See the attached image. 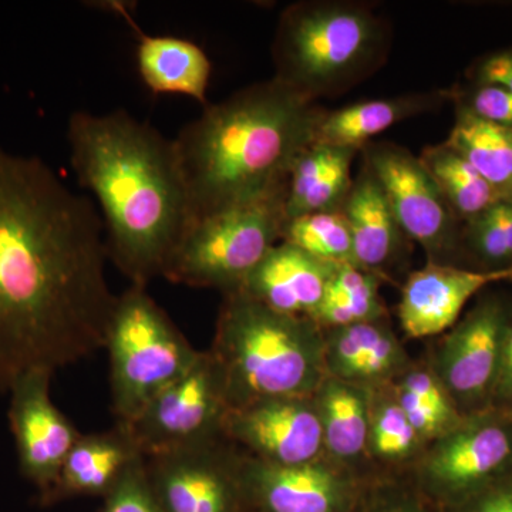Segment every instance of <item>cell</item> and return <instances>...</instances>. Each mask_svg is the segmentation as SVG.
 <instances>
[{
    "mask_svg": "<svg viewBox=\"0 0 512 512\" xmlns=\"http://www.w3.org/2000/svg\"><path fill=\"white\" fill-rule=\"evenodd\" d=\"M359 151L312 143L296 158L285 188V215L342 210L353 185L352 165Z\"/></svg>",
    "mask_w": 512,
    "mask_h": 512,
    "instance_id": "cell-21",
    "label": "cell"
},
{
    "mask_svg": "<svg viewBox=\"0 0 512 512\" xmlns=\"http://www.w3.org/2000/svg\"><path fill=\"white\" fill-rule=\"evenodd\" d=\"M326 376L377 389L392 384L412 359L389 318L323 330Z\"/></svg>",
    "mask_w": 512,
    "mask_h": 512,
    "instance_id": "cell-18",
    "label": "cell"
},
{
    "mask_svg": "<svg viewBox=\"0 0 512 512\" xmlns=\"http://www.w3.org/2000/svg\"><path fill=\"white\" fill-rule=\"evenodd\" d=\"M224 436L262 463L299 466L325 456L312 396L278 397L229 409Z\"/></svg>",
    "mask_w": 512,
    "mask_h": 512,
    "instance_id": "cell-15",
    "label": "cell"
},
{
    "mask_svg": "<svg viewBox=\"0 0 512 512\" xmlns=\"http://www.w3.org/2000/svg\"><path fill=\"white\" fill-rule=\"evenodd\" d=\"M141 80L156 94H177L207 106L211 60L192 40L175 36H143L137 46Z\"/></svg>",
    "mask_w": 512,
    "mask_h": 512,
    "instance_id": "cell-23",
    "label": "cell"
},
{
    "mask_svg": "<svg viewBox=\"0 0 512 512\" xmlns=\"http://www.w3.org/2000/svg\"><path fill=\"white\" fill-rule=\"evenodd\" d=\"M363 512H433L429 504L397 483H383L367 495Z\"/></svg>",
    "mask_w": 512,
    "mask_h": 512,
    "instance_id": "cell-34",
    "label": "cell"
},
{
    "mask_svg": "<svg viewBox=\"0 0 512 512\" xmlns=\"http://www.w3.org/2000/svg\"><path fill=\"white\" fill-rule=\"evenodd\" d=\"M463 238L488 269L512 268V198L466 222Z\"/></svg>",
    "mask_w": 512,
    "mask_h": 512,
    "instance_id": "cell-31",
    "label": "cell"
},
{
    "mask_svg": "<svg viewBox=\"0 0 512 512\" xmlns=\"http://www.w3.org/2000/svg\"><path fill=\"white\" fill-rule=\"evenodd\" d=\"M353 241L357 268L389 279L393 266L402 261L410 239L394 217L375 175L362 163L352 190L342 207Z\"/></svg>",
    "mask_w": 512,
    "mask_h": 512,
    "instance_id": "cell-20",
    "label": "cell"
},
{
    "mask_svg": "<svg viewBox=\"0 0 512 512\" xmlns=\"http://www.w3.org/2000/svg\"><path fill=\"white\" fill-rule=\"evenodd\" d=\"M473 77L477 84H494L512 93V50L485 57L477 64Z\"/></svg>",
    "mask_w": 512,
    "mask_h": 512,
    "instance_id": "cell-35",
    "label": "cell"
},
{
    "mask_svg": "<svg viewBox=\"0 0 512 512\" xmlns=\"http://www.w3.org/2000/svg\"><path fill=\"white\" fill-rule=\"evenodd\" d=\"M244 453L227 437L144 457L163 512H251L242 483Z\"/></svg>",
    "mask_w": 512,
    "mask_h": 512,
    "instance_id": "cell-9",
    "label": "cell"
},
{
    "mask_svg": "<svg viewBox=\"0 0 512 512\" xmlns=\"http://www.w3.org/2000/svg\"><path fill=\"white\" fill-rule=\"evenodd\" d=\"M104 349L109 352L111 410L124 426L201 355L146 286L137 285L117 295Z\"/></svg>",
    "mask_w": 512,
    "mask_h": 512,
    "instance_id": "cell-6",
    "label": "cell"
},
{
    "mask_svg": "<svg viewBox=\"0 0 512 512\" xmlns=\"http://www.w3.org/2000/svg\"><path fill=\"white\" fill-rule=\"evenodd\" d=\"M67 143L77 181L99 204L110 261L130 285L147 288L164 276L192 222L174 140L124 110H77Z\"/></svg>",
    "mask_w": 512,
    "mask_h": 512,
    "instance_id": "cell-2",
    "label": "cell"
},
{
    "mask_svg": "<svg viewBox=\"0 0 512 512\" xmlns=\"http://www.w3.org/2000/svg\"><path fill=\"white\" fill-rule=\"evenodd\" d=\"M464 503L461 512H512V483L485 487Z\"/></svg>",
    "mask_w": 512,
    "mask_h": 512,
    "instance_id": "cell-36",
    "label": "cell"
},
{
    "mask_svg": "<svg viewBox=\"0 0 512 512\" xmlns=\"http://www.w3.org/2000/svg\"><path fill=\"white\" fill-rule=\"evenodd\" d=\"M281 242L328 264L355 265L352 234L342 211L289 218L282 228Z\"/></svg>",
    "mask_w": 512,
    "mask_h": 512,
    "instance_id": "cell-30",
    "label": "cell"
},
{
    "mask_svg": "<svg viewBox=\"0 0 512 512\" xmlns=\"http://www.w3.org/2000/svg\"><path fill=\"white\" fill-rule=\"evenodd\" d=\"M229 410L220 369L208 350L185 375L157 394L128 429L144 457L224 436Z\"/></svg>",
    "mask_w": 512,
    "mask_h": 512,
    "instance_id": "cell-8",
    "label": "cell"
},
{
    "mask_svg": "<svg viewBox=\"0 0 512 512\" xmlns=\"http://www.w3.org/2000/svg\"><path fill=\"white\" fill-rule=\"evenodd\" d=\"M143 460V451L124 424L116 423L101 433L82 434L67 454L55 483L37 497V503L52 507L73 498L103 500Z\"/></svg>",
    "mask_w": 512,
    "mask_h": 512,
    "instance_id": "cell-17",
    "label": "cell"
},
{
    "mask_svg": "<svg viewBox=\"0 0 512 512\" xmlns=\"http://www.w3.org/2000/svg\"><path fill=\"white\" fill-rule=\"evenodd\" d=\"M53 373L36 370L10 387L9 427L15 439L20 476L37 497L49 491L67 454L82 433L50 397Z\"/></svg>",
    "mask_w": 512,
    "mask_h": 512,
    "instance_id": "cell-14",
    "label": "cell"
},
{
    "mask_svg": "<svg viewBox=\"0 0 512 512\" xmlns=\"http://www.w3.org/2000/svg\"><path fill=\"white\" fill-rule=\"evenodd\" d=\"M392 387L404 414L427 446L457 429L466 419L429 362H412Z\"/></svg>",
    "mask_w": 512,
    "mask_h": 512,
    "instance_id": "cell-26",
    "label": "cell"
},
{
    "mask_svg": "<svg viewBox=\"0 0 512 512\" xmlns=\"http://www.w3.org/2000/svg\"><path fill=\"white\" fill-rule=\"evenodd\" d=\"M491 400L512 404V318H508L505 326L500 363H498Z\"/></svg>",
    "mask_w": 512,
    "mask_h": 512,
    "instance_id": "cell-37",
    "label": "cell"
},
{
    "mask_svg": "<svg viewBox=\"0 0 512 512\" xmlns=\"http://www.w3.org/2000/svg\"><path fill=\"white\" fill-rule=\"evenodd\" d=\"M312 397L326 456L355 470L366 458L372 389L326 376Z\"/></svg>",
    "mask_w": 512,
    "mask_h": 512,
    "instance_id": "cell-24",
    "label": "cell"
},
{
    "mask_svg": "<svg viewBox=\"0 0 512 512\" xmlns=\"http://www.w3.org/2000/svg\"><path fill=\"white\" fill-rule=\"evenodd\" d=\"M419 158L450 210L464 224L505 200L460 154L444 143L424 148Z\"/></svg>",
    "mask_w": 512,
    "mask_h": 512,
    "instance_id": "cell-28",
    "label": "cell"
},
{
    "mask_svg": "<svg viewBox=\"0 0 512 512\" xmlns=\"http://www.w3.org/2000/svg\"><path fill=\"white\" fill-rule=\"evenodd\" d=\"M510 316L487 299L444 333L429 365L464 417L487 412Z\"/></svg>",
    "mask_w": 512,
    "mask_h": 512,
    "instance_id": "cell-12",
    "label": "cell"
},
{
    "mask_svg": "<svg viewBox=\"0 0 512 512\" xmlns=\"http://www.w3.org/2000/svg\"><path fill=\"white\" fill-rule=\"evenodd\" d=\"M338 266L279 242L237 292L276 312L309 318L322 301L330 276Z\"/></svg>",
    "mask_w": 512,
    "mask_h": 512,
    "instance_id": "cell-19",
    "label": "cell"
},
{
    "mask_svg": "<svg viewBox=\"0 0 512 512\" xmlns=\"http://www.w3.org/2000/svg\"><path fill=\"white\" fill-rule=\"evenodd\" d=\"M444 144L504 198H512V128L490 123L456 106V120Z\"/></svg>",
    "mask_w": 512,
    "mask_h": 512,
    "instance_id": "cell-25",
    "label": "cell"
},
{
    "mask_svg": "<svg viewBox=\"0 0 512 512\" xmlns=\"http://www.w3.org/2000/svg\"><path fill=\"white\" fill-rule=\"evenodd\" d=\"M444 99L446 92L409 93L325 110L316 128V141L360 153L379 134L402 121L436 110Z\"/></svg>",
    "mask_w": 512,
    "mask_h": 512,
    "instance_id": "cell-22",
    "label": "cell"
},
{
    "mask_svg": "<svg viewBox=\"0 0 512 512\" xmlns=\"http://www.w3.org/2000/svg\"><path fill=\"white\" fill-rule=\"evenodd\" d=\"M503 281H512V268L471 271L427 262L407 276L402 288L397 316L404 335L410 339L444 335L478 292Z\"/></svg>",
    "mask_w": 512,
    "mask_h": 512,
    "instance_id": "cell-16",
    "label": "cell"
},
{
    "mask_svg": "<svg viewBox=\"0 0 512 512\" xmlns=\"http://www.w3.org/2000/svg\"><path fill=\"white\" fill-rule=\"evenodd\" d=\"M426 447L397 402L392 384L372 389L366 458L380 466H414Z\"/></svg>",
    "mask_w": 512,
    "mask_h": 512,
    "instance_id": "cell-29",
    "label": "cell"
},
{
    "mask_svg": "<svg viewBox=\"0 0 512 512\" xmlns=\"http://www.w3.org/2000/svg\"><path fill=\"white\" fill-rule=\"evenodd\" d=\"M360 153L404 235L424 249L427 262L448 264L461 238L458 220L419 156L392 141L375 140Z\"/></svg>",
    "mask_w": 512,
    "mask_h": 512,
    "instance_id": "cell-10",
    "label": "cell"
},
{
    "mask_svg": "<svg viewBox=\"0 0 512 512\" xmlns=\"http://www.w3.org/2000/svg\"><path fill=\"white\" fill-rule=\"evenodd\" d=\"M446 96L456 101V106L464 107L480 119L512 128V93L504 87L476 83L468 92L454 90Z\"/></svg>",
    "mask_w": 512,
    "mask_h": 512,
    "instance_id": "cell-32",
    "label": "cell"
},
{
    "mask_svg": "<svg viewBox=\"0 0 512 512\" xmlns=\"http://www.w3.org/2000/svg\"><path fill=\"white\" fill-rule=\"evenodd\" d=\"M99 512H163L148 484L144 460L101 500Z\"/></svg>",
    "mask_w": 512,
    "mask_h": 512,
    "instance_id": "cell-33",
    "label": "cell"
},
{
    "mask_svg": "<svg viewBox=\"0 0 512 512\" xmlns=\"http://www.w3.org/2000/svg\"><path fill=\"white\" fill-rule=\"evenodd\" d=\"M383 281L382 276L355 265H339L309 318L322 330L389 318L380 296Z\"/></svg>",
    "mask_w": 512,
    "mask_h": 512,
    "instance_id": "cell-27",
    "label": "cell"
},
{
    "mask_svg": "<svg viewBox=\"0 0 512 512\" xmlns=\"http://www.w3.org/2000/svg\"><path fill=\"white\" fill-rule=\"evenodd\" d=\"M511 460V427L483 412L467 416L457 429L430 443L414 473L424 494L460 503L493 483Z\"/></svg>",
    "mask_w": 512,
    "mask_h": 512,
    "instance_id": "cell-11",
    "label": "cell"
},
{
    "mask_svg": "<svg viewBox=\"0 0 512 512\" xmlns=\"http://www.w3.org/2000/svg\"><path fill=\"white\" fill-rule=\"evenodd\" d=\"M323 113L275 77L207 104L173 138L192 221L285 188Z\"/></svg>",
    "mask_w": 512,
    "mask_h": 512,
    "instance_id": "cell-3",
    "label": "cell"
},
{
    "mask_svg": "<svg viewBox=\"0 0 512 512\" xmlns=\"http://www.w3.org/2000/svg\"><path fill=\"white\" fill-rule=\"evenodd\" d=\"M242 483L251 512H353L362 498L355 470L326 454L299 466H274L244 453Z\"/></svg>",
    "mask_w": 512,
    "mask_h": 512,
    "instance_id": "cell-13",
    "label": "cell"
},
{
    "mask_svg": "<svg viewBox=\"0 0 512 512\" xmlns=\"http://www.w3.org/2000/svg\"><path fill=\"white\" fill-rule=\"evenodd\" d=\"M390 33L387 20L367 3H293L276 26L274 77L312 101L338 96L386 62Z\"/></svg>",
    "mask_w": 512,
    "mask_h": 512,
    "instance_id": "cell-5",
    "label": "cell"
},
{
    "mask_svg": "<svg viewBox=\"0 0 512 512\" xmlns=\"http://www.w3.org/2000/svg\"><path fill=\"white\" fill-rule=\"evenodd\" d=\"M285 188L192 221L163 278L190 288L217 289L222 295L239 291L281 242Z\"/></svg>",
    "mask_w": 512,
    "mask_h": 512,
    "instance_id": "cell-7",
    "label": "cell"
},
{
    "mask_svg": "<svg viewBox=\"0 0 512 512\" xmlns=\"http://www.w3.org/2000/svg\"><path fill=\"white\" fill-rule=\"evenodd\" d=\"M222 296L208 352L229 409L312 396L326 377L323 330L311 318L276 312L242 292Z\"/></svg>",
    "mask_w": 512,
    "mask_h": 512,
    "instance_id": "cell-4",
    "label": "cell"
},
{
    "mask_svg": "<svg viewBox=\"0 0 512 512\" xmlns=\"http://www.w3.org/2000/svg\"><path fill=\"white\" fill-rule=\"evenodd\" d=\"M107 259L92 198L0 148V393L104 349L117 301Z\"/></svg>",
    "mask_w": 512,
    "mask_h": 512,
    "instance_id": "cell-1",
    "label": "cell"
}]
</instances>
